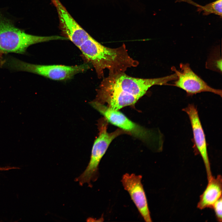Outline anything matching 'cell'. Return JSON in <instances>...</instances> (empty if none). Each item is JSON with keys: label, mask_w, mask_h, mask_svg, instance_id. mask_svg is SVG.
Wrapping results in <instances>:
<instances>
[{"label": "cell", "mask_w": 222, "mask_h": 222, "mask_svg": "<svg viewBox=\"0 0 222 222\" xmlns=\"http://www.w3.org/2000/svg\"><path fill=\"white\" fill-rule=\"evenodd\" d=\"M221 58L219 49L214 51L206 63V67L214 71L221 72Z\"/></svg>", "instance_id": "5bb4252c"}, {"label": "cell", "mask_w": 222, "mask_h": 222, "mask_svg": "<svg viewBox=\"0 0 222 222\" xmlns=\"http://www.w3.org/2000/svg\"><path fill=\"white\" fill-rule=\"evenodd\" d=\"M222 206L221 197L214 204L212 208L214 211L217 220L220 222H221L222 220Z\"/></svg>", "instance_id": "9a60e30c"}, {"label": "cell", "mask_w": 222, "mask_h": 222, "mask_svg": "<svg viewBox=\"0 0 222 222\" xmlns=\"http://www.w3.org/2000/svg\"><path fill=\"white\" fill-rule=\"evenodd\" d=\"M10 64L12 68L17 70L34 73L55 80L70 79L89 68L87 64L72 66L42 65L28 63L17 59L12 60Z\"/></svg>", "instance_id": "5b68a950"}, {"label": "cell", "mask_w": 222, "mask_h": 222, "mask_svg": "<svg viewBox=\"0 0 222 222\" xmlns=\"http://www.w3.org/2000/svg\"><path fill=\"white\" fill-rule=\"evenodd\" d=\"M175 78L174 74L159 78L144 79L132 77L121 72L109 74L107 77L104 78L99 86L118 90L139 99L151 87L169 85L167 83Z\"/></svg>", "instance_id": "3957f363"}, {"label": "cell", "mask_w": 222, "mask_h": 222, "mask_svg": "<svg viewBox=\"0 0 222 222\" xmlns=\"http://www.w3.org/2000/svg\"><path fill=\"white\" fill-rule=\"evenodd\" d=\"M57 39L56 35L40 36L26 33L16 27L12 20L0 9V51L4 53L24 54L31 45Z\"/></svg>", "instance_id": "7a4b0ae2"}, {"label": "cell", "mask_w": 222, "mask_h": 222, "mask_svg": "<svg viewBox=\"0 0 222 222\" xmlns=\"http://www.w3.org/2000/svg\"><path fill=\"white\" fill-rule=\"evenodd\" d=\"M56 8L64 37L79 47L91 36L74 19L59 0H51Z\"/></svg>", "instance_id": "ba28073f"}, {"label": "cell", "mask_w": 222, "mask_h": 222, "mask_svg": "<svg viewBox=\"0 0 222 222\" xmlns=\"http://www.w3.org/2000/svg\"><path fill=\"white\" fill-rule=\"evenodd\" d=\"M94 101L116 110L134 104L139 99L136 97L118 90L99 87Z\"/></svg>", "instance_id": "8fae6325"}, {"label": "cell", "mask_w": 222, "mask_h": 222, "mask_svg": "<svg viewBox=\"0 0 222 222\" xmlns=\"http://www.w3.org/2000/svg\"><path fill=\"white\" fill-rule=\"evenodd\" d=\"M188 115L193 134L194 148L195 152L201 157L205 166L208 180L212 176L209 159L207 144L196 107L193 104H189L182 109Z\"/></svg>", "instance_id": "9c48e42d"}, {"label": "cell", "mask_w": 222, "mask_h": 222, "mask_svg": "<svg viewBox=\"0 0 222 222\" xmlns=\"http://www.w3.org/2000/svg\"><path fill=\"white\" fill-rule=\"evenodd\" d=\"M79 48L92 65L100 79L103 77L105 69L109 70V74H115L125 72L128 68L139 64L138 61L129 56L124 44L116 48H109L91 37Z\"/></svg>", "instance_id": "6da1fadb"}, {"label": "cell", "mask_w": 222, "mask_h": 222, "mask_svg": "<svg viewBox=\"0 0 222 222\" xmlns=\"http://www.w3.org/2000/svg\"><path fill=\"white\" fill-rule=\"evenodd\" d=\"M179 66L180 70H177L174 66L171 68L177 76L173 85L184 90L188 96L201 92H209L222 97L221 90L216 89L209 86L193 71L189 64L181 63Z\"/></svg>", "instance_id": "52a82bcc"}, {"label": "cell", "mask_w": 222, "mask_h": 222, "mask_svg": "<svg viewBox=\"0 0 222 222\" xmlns=\"http://www.w3.org/2000/svg\"><path fill=\"white\" fill-rule=\"evenodd\" d=\"M3 54V53L0 51V58L2 57Z\"/></svg>", "instance_id": "2e32d148"}, {"label": "cell", "mask_w": 222, "mask_h": 222, "mask_svg": "<svg viewBox=\"0 0 222 222\" xmlns=\"http://www.w3.org/2000/svg\"><path fill=\"white\" fill-rule=\"evenodd\" d=\"M142 176L134 174L125 173L121 182L124 189L129 193L139 212L146 222H152L147 199L141 181Z\"/></svg>", "instance_id": "30bf717a"}, {"label": "cell", "mask_w": 222, "mask_h": 222, "mask_svg": "<svg viewBox=\"0 0 222 222\" xmlns=\"http://www.w3.org/2000/svg\"><path fill=\"white\" fill-rule=\"evenodd\" d=\"M4 169V167H0V171H3Z\"/></svg>", "instance_id": "e0dca14e"}, {"label": "cell", "mask_w": 222, "mask_h": 222, "mask_svg": "<svg viewBox=\"0 0 222 222\" xmlns=\"http://www.w3.org/2000/svg\"><path fill=\"white\" fill-rule=\"evenodd\" d=\"M100 128L99 135L95 140L92 148L88 165L83 173L75 180L78 182L81 186L87 183L89 187H92L91 182L96 181L98 178L100 162L111 142L121 134H128L120 128L112 132L108 133L106 123L102 124Z\"/></svg>", "instance_id": "277c9868"}, {"label": "cell", "mask_w": 222, "mask_h": 222, "mask_svg": "<svg viewBox=\"0 0 222 222\" xmlns=\"http://www.w3.org/2000/svg\"><path fill=\"white\" fill-rule=\"evenodd\" d=\"M205 190L200 195L197 208L202 210L212 208L214 204L222 197V179L220 175L212 176L208 180Z\"/></svg>", "instance_id": "7c38bea8"}, {"label": "cell", "mask_w": 222, "mask_h": 222, "mask_svg": "<svg viewBox=\"0 0 222 222\" xmlns=\"http://www.w3.org/2000/svg\"><path fill=\"white\" fill-rule=\"evenodd\" d=\"M178 2L184 1L197 7V11L199 13L203 11L204 15H208L212 14L222 17V0H216L209 3L204 6L198 5L191 0H177Z\"/></svg>", "instance_id": "4fadbf2b"}, {"label": "cell", "mask_w": 222, "mask_h": 222, "mask_svg": "<svg viewBox=\"0 0 222 222\" xmlns=\"http://www.w3.org/2000/svg\"><path fill=\"white\" fill-rule=\"evenodd\" d=\"M90 104L109 122L143 142L149 144L155 138L152 131L130 120L119 110L113 109L94 100Z\"/></svg>", "instance_id": "8992f818"}]
</instances>
